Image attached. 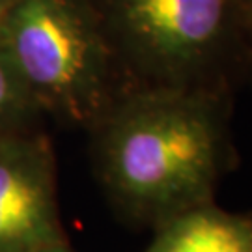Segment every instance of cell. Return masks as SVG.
<instances>
[{
	"mask_svg": "<svg viewBox=\"0 0 252 252\" xmlns=\"http://www.w3.org/2000/svg\"><path fill=\"white\" fill-rule=\"evenodd\" d=\"M92 133L107 198L127 220L152 230L213 202L235 162L222 82L135 92L114 101Z\"/></svg>",
	"mask_w": 252,
	"mask_h": 252,
	"instance_id": "cell-1",
	"label": "cell"
},
{
	"mask_svg": "<svg viewBox=\"0 0 252 252\" xmlns=\"http://www.w3.org/2000/svg\"><path fill=\"white\" fill-rule=\"evenodd\" d=\"M0 41L32 103L71 124L95 126L110 94V41L71 0H17L0 21Z\"/></svg>",
	"mask_w": 252,
	"mask_h": 252,
	"instance_id": "cell-2",
	"label": "cell"
},
{
	"mask_svg": "<svg viewBox=\"0 0 252 252\" xmlns=\"http://www.w3.org/2000/svg\"><path fill=\"white\" fill-rule=\"evenodd\" d=\"M120 43L155 86L220 81V65L237 34L234 0H110Z\"/></svg>",
	"mask_w": 252,
	"mask_h": 252,
	"instance_id": "cell-3",
	"label": "cell"
},
{
	"mask_svg": "<svg viewBox=\"0 0 252 252\" xmlns=\"http://www.w3.org/2000/svg\"><path fill=\"white\" fill-rule=\"evenodd\" d=\"M53 146L27 129L0 133V252L63 243Z\"/></svg>",
	"mask_w": 252,
	"mask_h": 252,
	"instance_id": "cell-4",
	"label": "cell"
},
{
	"mask_svg": "<svg viewBox=\"0 0 252 252\" xmlns=\"http://www.w3.org/2000/svg\"><path fill=\"white\" fill-rule=\"evenodd\" d=\"M142 252H252V213L200 204L153 228Z\"/></svg>",
	"mask_w": 252,
	"mask_h": 252,
	"instance_id": "cell-5",
	"label": "cell"
},
{
	"mask_svg": "<svg viewBox=\"0 0 252 252\" xmlns=\"http://www.w3.org/2000/svg\"><path fill=\"white\" fill-rule=\"evenodd\" d=\"M32 105L0 41V133L21 129Z\"/></svg>",
	"mask_w": 252,
	"mask_h": 252,
	"instance_id": "cell-6",
	"label": "cell"
},
{
	"mask_svg": "<svg viewBox=\"0 0 252 252\" xmlns=\"http://www.w3.org/2000/svg\"><path fill=\"white\" fill-rule=\"evenodd\" d=\"M234 9L239 39L252 47V0H234Z\"/></svg>",
	"mask_w": 252,
	"mask_h": 252,
	"instance_id": "cell-7",
	"label": "cell"
},
{
	"mask_svg": "<svg viewBox=\"0 0 252 252\" xmlns=\"http://www.w3.org/2000/svg\"><path fill=\"white\" fill-rule=\"evenodd\" d=\"M41 252H77V251L71 249L67 241H63V243L53 245V247H49V249H45V251H41Z\"/></svg>",
	"mask_w": 252,
	"mask_h": 252,
	"instance_id": "cell-8",
	"label": "cell"
},
{
	"mask_svg": "<svg viewBox=\"0 0 252 252\" xmlns=\"http://www.w3.org/2000/svg\"><path fill=\"white\" fill-rule=\"evenodd\" d=\"M6 9H8V6H6V0H0V21H2V17H4Z\"/></svg>",
	"mask_w": 252,
	"mask_h": 252,
	"instance_id": "cell-9",
	"label": "cell"
}]
</instances>
